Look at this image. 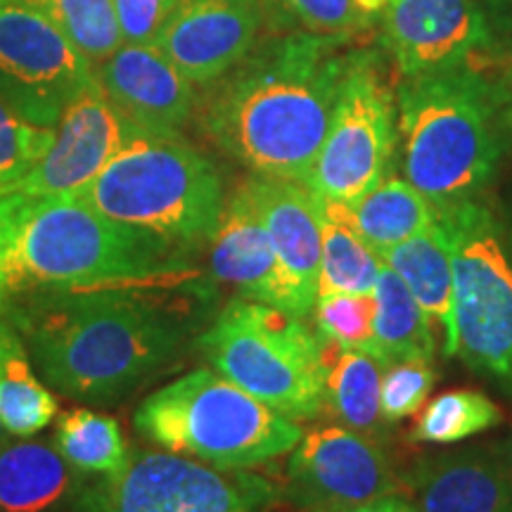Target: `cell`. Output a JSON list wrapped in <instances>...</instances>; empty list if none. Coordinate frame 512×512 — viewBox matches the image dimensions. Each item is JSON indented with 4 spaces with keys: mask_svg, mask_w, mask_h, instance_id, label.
<instances>
[{
    "mask_svg": "<svg viewBox=\"0 0 512 512\" xmlns=\"http://www.w3.org/2000/svg\"><path fill=\"white\" fill-rule=\"evenodd\" d=\"M185 275L34 294L17 325L38 373L69 399L102 406L155 380L188 347L204 309Z\"/></svg>",
    "mask_w": 512,
    "mask_h": 512,
    "instance_id": "cell-1",
    "label": "cell"
},
{
    "mask_svg": "<svg viewBox=\"0 0 512 512\" xmlns=\"http://www.w3.org/2000/svg\"><path fill=\"white\" fill-rule=\"evenodd\" d=\"M347 36L292 31L256 43L202 110L211 143L252 176L306 181L328 133L351 53Z\"/></svg>",
    "mask_w": 512,
    "mask_h": 512,
    "instance_id": "cell-2",
    "label": "cell"
},
{
    "mask_svg": "<svg viewBox=\"0 0 512 512\" xmlns=\"http://www.w3.org/2000/svg\"><path fill=\"white\" fill-rule=\"evenodd\" d=\"M190 273V254L81 197L0 195L3 292L136 285Z\"/></svg>",
    "mask_w": 512,
    "mask_h": 512,
    "instance_id": "cell-3",
    "label": "cell"
},
{
    "mask_svg": "<svg viewBox=\"0 0 512 512\" xmlns=\"http://www.w3.org/2000/svg\"><path fill=\"white\" fill-rule=\"evenodd\" d=\"M401 169L437 209L477 200L494 181L505 126L475 67L403 79L396 93Z\"/></svg>",
    "mask_w": 512,
    "mask_h": 512,
    "instance_id": "cell-4",
    "label": "cell"
},
{
    "mask_svg": "<svg viewBox=\"0 0 512 512\" xmlns=\"http://www.w3.org/2000/svg\"><path fill=\"white\" fill-rule=\"evenodd\" d=\"M79 197L188 254L209 247L226 207L216 164L181 133L140 131Z\"/></svg>",
    "mask_w": 512,
    "mask_h": 512,
    "instance_id": "cell-5",
    "label": "cell"
},
{
    "mask_svg": "<svg viewBox=\"0 0 512 512\" xmlns=\"http://www.w3.org/2000/svg\"><path fill=\"white\" fill-rule=\"evenodd\" d=\"M140 437L219 470H252L290 453L304 430L214 368L190 370L145 396Z\"/></svg>",
    "mask_w": 512,
    "mask_h": 512,
    "instance_id": "cell-6",
    "label": "cell"
},
{
    "mask_svg": "<svg viewBox=\"0 0 512 512\" xmlns=\"http://www.w3.org/2000/svg\"><path fill=\"white\" fill-rule=\"evenodd\" d=\"M216 373L294 422L325 406L323 342L302 316L235 297L197 337Z\"/></svg>",
    "mask_w": 512,
    "mask_h": 512,
    "instance_id": "cell-7",
    "label": "cell"
},
{
    "mask_svg": "<svg viewBox=\"0 0 512 512\" xmlns=\"http://www.w3.org/2000/svg\"><path fill=\"white\" fill-rule=\"evenodd\" d=\"M451 240L456 356L512 396V242L503 219L470 200L437 209Z\"/></svg>",
    "mask_w": 512,
    "mask_h": 512,
    "instance_id": "cell-8",
    "label": "cell"
},
{
    "mask_svg": "<svg viewBox=\"0 0 512 512\" xmlns=\"http://www.w3.org/2000/svg\"><path fill=\"white\" fill-rule=\"evenodd\" d=\"M280 496L283 491L256 472L140 448L114 475L91 477L69 512H266Z\"/></svg>",
    "mask_w": 512,
    "mask_h": 512,
    "instance_id": "cell-9",
    "label": "cell"
},
{
    "mask_svg": "<svg viewBox=\"0 0 512 512\" xmlns=\"http://www.w3.org/2000/svg\"><path fill=\"white\" fill-rule=\"evenodd\" d=\"M396 145L394 95L380 74L377 57L354 50L328 133L304 183L313 195L351 207L389 176Z\"/></svg>",
    "mask_w": 512,
    "mask_h": 512,
    "instance_id": "cell-10",
    "label": "cell"
},
{
    "mask_svg": "<svg viewBox=\"0 0 512 512\" xmlns=\"http://www.w3.org/2000/svg\"><path fill=\"white\" fill-rule=\"evenodd\" d=\"M93 83V64L43 12L0 0V100L10 110L55 128L64 107Z\"/></svg>",
    "mask_w": 512,
    "mask_h": 512,
    "instance_id": "cell-11",
    "label": "cell"
},
{
    "mask_svg": "<svg viewBox=\"0 0 512 512\" xmlns=\"http://www.w3.org/2000/svg\"><path fill=\"white\" fill-rule=\"evenodd\" d=\"M392 494H403V484L389 458L349 427H313L290 451L283 496L299 510H344Z\"/></svg>",
    "mask_w": 512,
    "mask_h": 512,
    "instance_id": "cell-12",
    "label": "cell"
},
{
    "mask_svg": "<svg viewBox=\"0 0 512 512\" xmlns=\"http://www.w3.org/2000/svg\"><path fill=\"white\" fill-rule=\"evenodd\" d=\"M140 128L133 126L98 81L64 107L53 143L12 192L36 197H79Z\"/></svg>",
    "mask_w": 512,
    "mask_h": 512,
    "instance_id": "cell-13",
    "label": "cell"
},
{
    "mask_svg": "<svg viewBox=\"0 0 512 512\" xmlns=\"http://www.w3.org/2000/svg\"><path fill=\"white\" fill-rule=\"evenodd\" d=\"M380 19L384 46L403 79L470 67L491 46L475 0H387Z\"/></svg>",
    "mask_w": 512,
    "mask_h": 512,
    "instance_id": "cell-14",
    "label": "cell"
},
{
    "mask_svg": "<svg viewBox=\"0 0 512 512\" xmlns=\"http://www.w3.org/2000/svg\"><path fill=\"white\" fill-rule=\"evenodd\" d=\"M261 0H181L155 46L190 83L211 86L259 43Z\"/></svg>",
    "mask_w": 512,
    "mask_h": 512,
    "instance_id": "cell-15",
    "label": "cell"
},
{
    "mask_svg": "<svg viewBox=\"0 0 512 512\" xmlns=\"http://www.w3.org/2000/svg\"><path fill=\"white\" fill-rule=\"evenodd\" d=\"M93 74L112 105L145 133H181L197 107V86L155 43H124Z\"/></svg>",
    "mask_w": 512,
    "mask_h": 512,
    "instance_id": "cell-16",
    "label": "cell"
},
{
    "mask_svg": "<svg viewBox=\"0 0 512 512\" xmlns=\"http://www.w3.org/2000/svg\"><path fill=\"white\" fill-rule=\"evenodd\" d=\"M209 271L240 297L306 318L290 280L280 266L247 183L230 195L219 228L209 242Z\"/></svg>",
    "mask_w": 512,
    "mask_h": 512,
    "instance_id": "cell-17",
    "label": "cell"
},
{
    "mask_svg": "<svg viewBox=\"0 0 512 512\" xmlns=\"http://www.w3.org/2000/svg\"><path fill=\"white\" fill-rule=\"evenodd\" d=\"M401 484L415 512H512V472L498 444L420 460Z\"/></svg>",
    "mask_w": 512,
    "mask_h": 512,
    "instance_id": "cell-18",
    "label": "cell"
},
{
    "mask_svg": "<svg viewBox=\"0 0 512 512\" xmlns=\"http://www.w3.org/2000/svg\"><path fill=\"white\" fill-rule=\"evenodd\" d=\"M249 195L259 211L280 266L290 280L306 316L318 297L320 275V214L318 200L302 181L249 176Z\"/></svg>",
    "mask_w": 512,
    "mask_h": 512,
    "instance_id": "cell-19",
    "label": "cell"
},
{
    "mask_svg": "<svg viewBox=\"0 0 512 512\" xmlns=\"http://www.w3.org/2000/svg\"><path fill=\"white\" fill-rule=\"evenodd\" d=\"M91 482L57 451L55 441L0 444V512H69Z\"/></svg>",
    "mask_w": 512,
    "mask_h": 512,
    "instance_id": "cell-20",
    "label": "cell"
},
{
    "mask_svg": "<svg viewBox=\"0 0 512 512\" xmlns=\"http://www.w3.org/2000/svg\"><path fill=\"white\" fill-rule=\"evenodd\" d=\"M384 266L403 280L422 313L430 320L434 337H439L444 356H456V318H453V261L448 230L437 219L422 233L382 254Z\"/></svg>",
    "mask_w": 512,
    "mask_h": 512,
    "instance_id": "cell-21",
    "label": "cell"
},
{
    "mask_svg": "<svg viewBox=\"0 0 512 512\" xmlns=\"http://www.w3.org/2000/svg\"><path fill=\"white\" fill-rule=\"evenodd\" d=\"M323 342V339H320ZM325 403L339 425L377 439L387 425L380 408L382 375L389 366L373 354L323 342Z\"/></svg>",
    "mask_w": 512,
    "mask_h": 512,
    "instance_id": "cell-22",
    "label": "cell"
},
{
    "mask_svg": "<svg viewBox=\"0 0 512 512\" xmlns=\"http://www.w3.org/2000/svg\"><path fill=\"white\" fill-rule=\"evenodd\" d=\"M320 214V275H318V297L320 294H373L377 275L384 261L373 247L363 240L354 221H351L347 204L330 202L318 197Z\"/></svg>",
    "mask_w": 512,
    "mask_h": 512,
    "instance_id": "cell-23",
    "label": "cell"
},
{
    "mask_svg": "<svg viewBox=\"0 0 512 512\" xmlns=\"http://www.w3.org/2000/svg\"><path fill=\"white\" fill-rule=\"evenodd\" d=\"M351 221L377 254L411 240L437 219V207L399 176H387L349 207Z\"/></svg>",
    "mask_w": 512,
    "mask_h": 512,
    "instance_id": "cell-24",
    "label": "cell"
},
{
    "mask_svg": "<svg viewBox=\"0 0 512 512\" xmlns=\"http://www.w3.org/2000/svg\"><path fill=\"white\" fill-rule=\"evenodd\" d=\"M373 332L387 366L399 361H432L437 337L420 304L389 266H382L373 290Z\"/></svg>",
    "mask_w": 512,
    "mask_h": 512,
    "instance_id": "cell-25",
    "label": "cell"
},
{
    "mask_svg": "<svg viewBox=\"0 0 512 512\" xmlns=\"http://www.w3.org/2000/svg\"><path fill=\"white\" fill-rule=\"evenodd\" d=\"M57 415V399L38 380L24 342L0 330V422L12 437H34Z\"/></svg>",
    "mask_w": 512,
    "mask_h": 512,
    "instance_id": "cell-26",
    "label": "cell"
},
{
    "mask_svg": "<svg viewBox=\"0 0 512 512\" xmlns=\"http://www.w3.org/2000/svg\"><path fill=\"white\" fill-rule=\"evenodd\" d=\"M55 446L76 470L91 477L119 472L128 460V448L119 422L91 408H74L60 415Z\"/></svg>",
    "mask_w": 512,
    "mask_h": 512,
    "instance_id": "cell-27",
    "label": "cell"
},
{
    "mask_svg": "<svg viewBox=\"0 0 512 512\" xmlns=\"http://www.w3.org/2000/svg\"><path fill=\"white\" fill-rule=\"evenodd\" d=\"M503 422V411L477 389H453L439 394L425 406L408 437L415 444L448 446L494 430Z\"/></svg>",
    "mask_w": 512,
    "mask_h": 512,
    "instance_id": "cell-28",
    "label": "cell"
},
{
    "mask_svg": "<svg viewBox=\"0 0 512 512\" xmlns=\"http://www.w3.org/2000/svg\"><path fill=\"white\" fill-rule=\"evenodd\" d=\"M24 3L43 12L93 67L124 46L114 0H24Z\"/></svg>",
    "mask_w": 512,
    "mask_h": 512,
    "instance_id": "cell-29",
    "label": "cell"
},
{
    "mask_svg": "<svg viewBox=\"0 0 512 512\" xmlns=\"http://www.w3.org/2000/svg\"><path fill=\"white\" fill-rule=\"evenodd\" d=\"M311 311L316 332L323 342L342 349L366 351L384 361L373 332V294H320Z\"/></svg>",
    "mask_w": 512,
    "mask_h": 512,
    "instance_id": "cell-30",
    "label": "cell"
},
{
    "mask_svg": "<svg viewBox=\"0 0 512 512\" xmlns=\"http://www.w3.org/2000/svg\"><path fill=\"white\" fill-rule=\"evenodd\" d=\"M304 31L323 36H358L382 17L387 0H273Z\"/></svg>",
    "mask_w": 512,
    "mask_h": 512,
    "instance_id": "cell-31",
    "label": "cell"
},
{
    "mask_svg": "<svg viewBox=\"0 0 512 512\" xmlns=\"http://www.w3.org/2000/svg\"><path fill=\"white\" fill-rule=\"evenodd\" d=\"M53 143V128L22 119L0 100V195H8L46 155Z\"/></svg>",
    "mask_w": 512,
    "mask_h": 512,
    "instance_id": "cell-32",
    "label": "cell"
},
{
    "mask_svg": "<svg viewBox=\"0 0 512 512\" xmlns=\"http://www.w3.org/2000/svg\"><path fill=\"white\" fill-rule=\"evenodd\" d=\"M437 373L432 361H399L392 363L382 375L380 387V408L387 425L411 418L425 406L430 396Z\"/></svg>",
    "mask_w": 512,
    "mask_h": 512,
    "instance_id": "cell-33",
    "label": "cell"
},
{
    "mask_svg": "<svg viewBox=\"0 0 512 512\" xmlns=\"http://www.w3.org/2000/svg\"><path fill=\"white\" fill-rule=\"evenodd\" d=\"M181 0H114L124 43H155Z\"/></svg>",
    "mask_w": 512,
    "mask_h": 512,
    "instance_id": "cell-34",
    "label": "cell"
},
{
    "mask_svg": "<svg viewBox=\"0 0 512 512\" xmlns=\"http://www.w3.org/2000/svg\"><path fill=\"white\" fill-rule=\"evenodd\" d=\"M470 67L479 69L491 83L494 91L498 112H501V121L505 131L512 133V60H494V57H479Z\"/></svg>",
    "mask_w": 512,
    "mask_h": 512,
    "instance_id": "cell-35",
    "label": "cell"
},
{
    "mask_svg": "<svg viewBox=\"0 0 512 512\" xmlns=\"http://www.w3.org/2000/svg\"><path fill=\"white\" fill-rule=\"evenodd\" d=\"M486 24L491 46L484 57L512 60V0H491V15H486Z\"/></svg>",
    "mask_w": 512,
    "mask_h": 512,
    "instance_id": "cell-36",
    "label": "cell"
},
{
    "mask_svg": "<svg viewBox=\"0 0 512 512\" xmlns=\"http://www.w3.org/2000/svg\"><path fill=\"white\" fill-rule=\"evenodd\" d=\"M332 512H415V508L403 494H392V496L375 498V501H370V503L354 505V508L332 510Z\"/></svg>",
    "mask_w": 512,
    "mask_h": 512,
    "instance_id": "cell-37",
    "label": "cell"
},
{
    "mask_svg": "<svg viewBox=\"0 0 512 512\" xmlns=\"http://www.w3.org/2000/svg\"><path fill=\"white\" fill-rule=\"evenodd\" d=\"M501 451H503V458H505V463H508V467H510V472H512V430H510V434L508 437H505L501 444Z\"/></svg>",
    "mask_w": 512,
    "mask_h": 512,
    "instance_id": "cell-38",
    "label": "cell"
},
{
    "mask_svg": "<svg viewBox=\"0 0 512 512\" xmlns=\"http://www.w3.org/2000/svg\"><path fill=\"white\" fill-rule=\"evenodd\" d=\"M503 223H505V230H508V238H510V242H512V202H510V207H508V214H505Z\"/></svg>",
    "mask_w": 512,
    "mask_h": 512,
    "instance_id": "cell-39",
    "label": "cell"
},
{
    "mask_svg": "<svg viewBox=\"0 0 512 512\" xmlns=\"http://www.w3.org/2000/svg\"><path fill=\"white\" fill-rule=\"evenodd\" d=\"M5 434H8V432H5L3 422H0V444H3V441H5Z\"/></svg>",
    "mask_w": 512,
    "mask_h": 512,
    "instance_id": "cell-40",
    "label": "cell"
},
{
    "mask_svg": "<svg viewBox=\"0 0 512 512\" xmlns=\"http://www.w3.org/2000/svg\"><path fill=\"white\" fill-rule=\"evenodd\" d=\"M0 294H3V283H0Z\"/></svg>",
    "mask_w": 512,
    "mask_h": 512,
    "instance_id": "cell-41",
    "label": "cell"
}]
</instances>
